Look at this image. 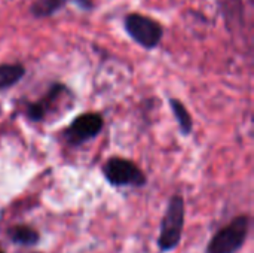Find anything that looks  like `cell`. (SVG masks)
<instances>
[{
    "instance_id": "obj_2",
    "label": "cell",
    "mask_w": 254,
    "mask_h": 253,
    "mask_svg": "<svg viewBox=\"0 0 254 253\" xmlns=\"http://www.w3.org/2000/svg\"><path fill=\"white\" fill-rule=\"evenodd\" d=\"M250 231V218L240 215L214 234L205 253H237L246 243Z\"/></svg>"
},
{
    "instance_id": "obj_4",
    "label": "cell",
    "mask_w": 254,
    "mask_h": 253,
    "mask_svg": "<svg viewBox=\"0 0 254 253\" xmlns=\"http://www.w3.org/2000/svg\"><path fill=\"white\" fill-rule=\"evenodd\" d=\"M104 177L113 186H144V173L131 161L124 158H110L103 167Z\"/></svg>"
},
{
    "instance_id": "obj_1",
    "label": "cell",
    "mask_w": 254,
    "mask_h": 253,
    "mask_svg": "<svg viewBox=\"0 0 254 253\" xmlns=\"http://www.w3.org/2000/svg\"><path fill=\"white\" fill-rule=\"evenodd\" d=\"M185 198L182 195L171 197L165 215L161 221V234L158 239L161 252H168L179 246L185 227Z\"/></svg>"
},
{
    "instance_id": "obj_8",
    "label": "cell",
    "mask_w": 254,
    "mask_h": 253,
    "mask_svg": "<svg viewBox=\"0 0 254 253\" xmlns=\"http://www.w3.org/2000/svg\"><path fill=\"white\" fill-rule=\"evenodd\" d=\"M7 234H9V239L15 245H21V246H34L40 240L39 233L36 230L30 227H24V225L12 227Z\"/></svg>"
},
{
    "instance_id": "obj_11",
    "label": "cell",
    "mask_w": 254,
    "mask_h": 253,
    "mask_svg": "<svg viewBox=\"0 0 254 253\" xmlns=\"http://www.w3.org/2000/svg\"><path fill=\"white\" fill-rule=\"evenodd\" d=\"M0 253H3V252H1V249H0Z\"/></svg>"
},
{
    "instance_id": "obj_5",
    "label": "cell",
    "mask_w": 254,
    "mask_h": 253,
    "mask_svg": "<svg viewBox=\"0 0 254 253\" xmlns=\"http://www.w3.org/2000/svg\"><path fill=\"white\" fill-rule=\"evenodd\" d=\"M103 118L98 113H83L73 119L68 128L64 131L65 140L70 145L79 146L100 134L103 130Z\"/></svg>"
},
{
    "instance_id": "obj_6",
    "label": "cell",
    "mask_w": 254,
    "mask_h": 253,
    "mask_svg": "<svg viewBox=\"0 0 254 253\" xmlns=\"http://www.w3.org/2000/svg\"><path fill=\"white\" fill-rule=\"evenodd\" d=\"M67 3H74L85 10L92 7L91 0H36V3L31 6V13L37 18L51 16L55 12H58L61 7H64Z\"/></svg>"
},
{
    "instance_id": "obj_9",
    "label": "cell",
    "mask_w": 254,
    "mask_h": 253,
    "mask_svg": "<svg viewBox=\"0 0 254 253\" xmlns=\"http://www.w3.org/2000/svg\"><path fill=\"white\" fill-rule=\"evenodd\" d=\"M170 106H171V110H173V113H174V116H176V119L179 122L182 134L188 136L192 131V128H193V122H192V118H190L186 106L180 100H177V98H171L170 100Z\"/></svg>"
},
{
    "instance_id": "obj_10",
    "label": "cell",
    "mask_w": 254,
    "mask_h": 253,
    "mask_svg": "<svg viewBox=\"0 0 254 253\" xmlns=\"http://www.w3.org/2000/svg\"><path fill=\"white\" fill-rule=\"evenodd\" d=\"M46 106L43 104V101H37L28 106L27 109V115L31 121H42L46 115Z\"/></svg>"
},
{
    "instance_id": "obj_7",
    "label": "cell",
    "mask_w": 254,
    "mask_h": 253,
    "mask_svg": "<svg viewBox=\"0 0 254 253\" xmlns=\"http://www.w3.org/2000/svg\"><path fill=\"white\" fill-rule=\"evenodd\" d=\"M24 75H25V69L21 64H1L0 66V91L16 85L22 79Z\"/></svg>"
},
{
    "instance_id": "obj_3",
    "label": "cell",
    "mask_w": 254,
    "mask_h": 253,
    "mask_svg": "<svg viewBox=\"0 0 254 253\" xmlns=\"http://www.w3.org/2000/svg\"><path fill=\"white\" fill-rule=\"evenodd\" d=\"M125 30L132 40L146 49H153L162 39L161 24L140 13H131L125 18Z\"/></svg>"
}]
</instances>
